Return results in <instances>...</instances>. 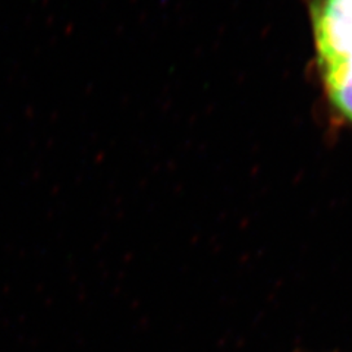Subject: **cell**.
Listing matches in <instances>:
<instances>
[{
    "mask_svg": "<svg viewBox=\"0 0 352 352\" xmlns=\"http://www.w3.org/2000/svg\"><path fill=\"white\" fill-rule=\"evenodd\" d=\"M314 60L329 106L352 126V0H305Z\"/></svg>",
    "mask_w": 352,
    "mask_h": 352,
    "instance_id": "1",
    "label": "cell"
}]
</instances>
